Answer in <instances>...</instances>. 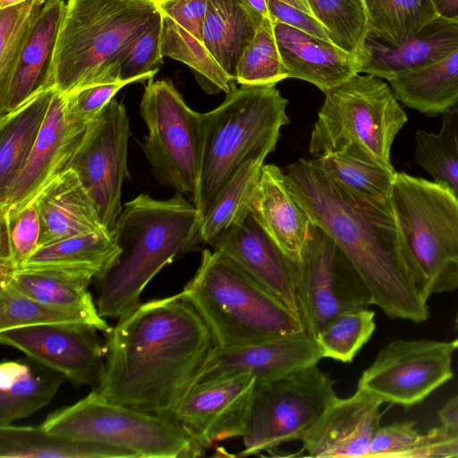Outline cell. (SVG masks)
Instances as JSON below:
<instances>
[{
    "label": "cell",
    "mask_w": 458,
    "mask_h": 458,
    "mask_svg": "<svg viewBox=\"0 0 458 458\" xmlns=\"http://www.w3.org/2000/svg\"><path fill=\"white\" fill-rule=\"evenodd\" d=\"M441 426L458 431V394L447 401L438 411Z\"/></svg>",
    "instance_id": "obj_50"
},
{
    "label": "cell",
    "mask_w": 458,
    "mask_h": 458,
    "mask_svg": "<svg viewBox=\"0 0 458 458\" xmlns=\"http://www.w3.org/2000/svg\"><path fill=\"white\" fill-rule=\"evenodd\" d=\"M288 78L275 35V21L266 16L244 49L236 67L241 85H276Z\"/></svg>",
    "instance_id": "obj_39"
},
{
    "label": "cell",
    "mask_w": 458,
    "mask_h": 458,
    "mask_svg": "<svg viewBox=\"0 0 458 458\" xmlns=\"http://www.w3.org/2000/svg\"><path fill=\"white\" fill-rule=\"evenodd\" d=\"M214 346L207 324L180 293L141 302L107 333L96 389L111 402L174 418Z\"/></svg>",
    "instance_id": "obj_1"
},
{
    "label": "cell",
    "mask_w": 458,
    "mask_h": 458,
    "mask_svg": "<svg viewBox=\"0 0 458 458\" xmlns=\"http://www.w3.org/2000/svg\"><path fill=\"white\" fill-rule=\"evenodd\" d=\"M284 178L311 223L352 262L373 305L391 318L416 323L428 318L426 283L401 234L392 203L357 198L308 159L288 165Z\"/></svg>",
    "instance_id": "obj_2"
},
{
    "label": "cell",
    "mask_w": 458,
    "mask_h": 458,
    "mask_svg": "<svg viewBox=\"0 0 458 458\" xmlns=\"http://www.w3.org/2000/svg\"><path fill=\"white\" fill-rule=\"evenodd\" d=\"M87 127L72 125L66 121L64 96L54 89L50 106L32 152L14 183L7 203L0 208V214L13 217L32 203L53 179L68 169Z\"/></svg>",
    "instance_id": "obj_20"
},
{
    "label": "cell",
    "mask_w": 458,
    "mask_h": 458,
    "mask_svg": "<svg viewBox=\"0 0 458 458\" xmlns=\"http://www.w3.org/2000/svg\"><path fill=\"white\" fill-rule=\"evenodd\" d=\"M287 104L276 85H242L201 114L200 165L192 199L201 220L242 164L276 149L281 128L290 123Z\"/></svg>",
    "instance_id": "obj_6"
},
{
    "label": "cell",
    "mask_w": 458,
    "mask_h": 458,
    "mask_svg": "<svg viewBox=\"0 0 458 458\" xmlns=\"http://www.w3.org/2000/svg\"><path fill=\"white\" fill-rule=\"evenodd\" d=\"M129 117L114 98L90 122L68 168L77 174L98 210L104 227L112 232L120 216L127 168Z\"/></svg>",
    "instance_id": "obj_13"
},
{
    "label": "cell",
    "mask_w": 458,
    "mask_h": 458,
    "mask_svg": "<svg viewBox=\"0 0 458 458\" xmlns=\"http://www.w3.org/2000/svg\"><path fill=\"white\" fill-rule=\"evenodd\" d=\"M385 402L358 388L347 398L337 397L301 439L303 455L366 458L380 427Z\"/></svg>",
    "instance_id": "obj_19"
},
{
    "label": "cell",
    "mask_w": 458,
    "mask_h": 458,
    "mask_svg": "<svg viewBox=\"0 0 458 458\" xmlns=\"http://www.w3.org/2000/svg\"><path fill=\"white\" fill-rule=\"evenodd\" d=\"M374 310L360 308L332 318L315 336L324 358L351 362L372 336Z\"/></svg>",
    "instance_id": "obj_40"
},
{
    "label": "cell",
    "mask_w": 458,
    "mask_h": 458,
    "mask_svg": "<svg viewBox=\"0 0 458 458\" xmlns=\"http://www.w3.org/2000/svg\"><path fill=\"white\" fill-rule=\"evenodd\" d=\"M65 8L64 0H47L38 12L0 101V117L54 89L55 51Z\"/></svg>",
    "instance_id": "obj_22"
},
{
    "label": "cell",
    "mask_w": 458,
    "mask_h": 458,
    "mask_svg": "<svg viewBox=\"0 0 458 458\" xmlns=\"http://www.w3.org/2000/svg\"><path fill=\"white\" fill-rule=\"evenodd\" d=\"M66 377L27 357L0 364V426L32 415L47 406Z\"/></svg>",
    "instance_id": "obj_27"
},
{
    "label": "cell",
    "mask_w": 458,
    "mask_h": 458,
    "mask_svg": "<svg viewBox=\"0 0 458 458\" xmlns=\"http://www.w3.org/2000/svg\"><path fill=\"white\" fill-rule=\"evenodd\" d=\"M26 0H0V9L6 8L14 4H18Z\"/></svg>",
    "instance_id": "obj_52"
},
{
    "label": "cell",
    "mask_w": 458,
    "mask_h": 458,
    "mask_svg": "<svg viewBox=\"0 0 458 458\" xmlns=\"http://www.w3.org/2000/svg\"><path fill=\"white\" fill-rule=\"evenodd\" d=\"M161 52L163 55L190 66L202 89L209 93H230L233 81L223 71L206 49L201 39L173 20L162 15Z\"/></svg>",
    "instance_id": "obj_37"
},
{
    "label": "cell",
    "mask_w": 458,
    "mask_h": 458,
    "mask_svg": "<svg viewBox=\"0 0 458 458\" xmlns=\"http://www.w3.org/2000/svg\"><path fill=\"white\" fill-rule=\"evenodd\" d=\"M250 210L284 252L299 263L311 221L289 191L284 173L277 165H263Z\"/></svg>",
    "instance_id": "obj_25"
},
{
    "label": "cell",
    "mask_w": 458,
    "mask_h": 458,
    "mask_svg": "<svg viewBox=\"0 0 458 458\" xmlns=\"http://www.w3.org/2000/svg\"><path fill=\"white\" fill-rule=\"evenodd\" d=\"M431 2L439 17L458 21V0H431Z\"/></svg>",
    "instance_id": "obj_51"
},
{
    "label": "cell",
    "mask_w": 458,
    "mask_h": 458,
    "mask_svg": "<svg viewBox=\"0 0 458 458\" xmlns=\"http://www.w3.org/2000/svg\"><path fill=\"white\" fill-rule=\"evenodd\" d=\"M268 155L260 153L246 160L216 195L200 223L203 243L210 244L250 211L264 160Z\"/></svg>",
    "instance_id": "obj_34"
},
{
    "label": "cell",
    "mask_w": 458,
    "mask_h": 458,
    "mask_svg": "<svg viewBox=\"0 0 458 458\" xmlns=\"http://www.w3.org/2000/svg\"><path fill=\"white\" fill-rule=\"evenodd\" d=\"M143 152L157 182L193 199L199 174L202 119L170 80H149L140 106Z\"/></svg>",
    "instance_id": "obj_11"
},
{
    "label": "cell",
    "mask_w": 458,
    "mask_h": 458,
    "mask_svg": "<svg viewBox=\"0 0 458 458\" xmlns=\"http://www.w3.org/2000/svg\"><path fill=\"white\" fill-rule=\"evenodd\" d=\"M140 1L157 3V2H159L161 0H140Z\"/></svg>",
    "instance_id": "obj_54"
},
{
    "label": "cell",
    "mask_w": 458,
    "mask_h": 458,
    "mask_svg": "<svg viewBox=\"0 0 458 458\" xmlns=\"http://www.w3.org/2000/svg\"><path fill=\"white\" fill-rule=\"evenodd\" d=\"M43 5L40 0H26L0 9V101L6 94L17 58Z\"/></svg>",
    "instance_id": "obj_42"
},
{
    "label": "cell",
    "mask_w": 458,
    "mask_h": 458,
    "mask_svg": "<svg viewBox=\"0 0 458 458\" xmlns=\"http://www.w3.org/2000/svg\"><path fill=\"white\" fill-rule=\"evenodd\" d=\"M296 295L304 329L313 337L335 317L372 305L369 290L347 256L312 223L298 263Z\"/></svg>",
    "instance_id": "obj_12"
},
{
    "label": "cell",
    "mask_w": 458,
    "mask_h": 458,
    "mask_svg": "<svg viewBox=\"0 0 458 458\" xmlns=\"http://www.w3.org/2000/svg\"><path fill=\"white\" fill-rule=\"evenodd\" d=\"M262 17L246 0H208L203 43L223 71L235 81L238 62Z\"/></svg>",
    "instance_id": "obj_28"
},
{
    "label": "cell",
    "mask_w": 458,
    "mask_h": 458,
    "mask_svg": "<svg viewBox=\"0 0 458 458\" xmlns=\"http://www.w3.org/2000/svg\"><path fill=\"white\" fill-rule=\"evenodd\" d=\"M208 0H161L156 3L163 16L203 41V26Z\"/></svg>",
    "instance_id": "obj_48"
},
{
    "label": "cell",
    "mask_w": 458,
    "mask_h": 458,
    "mask_svg": "<svg viewBox=\"0 0 458 458\" xmlns=\"http://www.w3.org/2000/svg\"><path fill=\"white\" fill-rule=\"evenodd\" d=\"M307 3L314 17L327 30L331 42L358 57L369 31L363 0H307Z\"/></svg>",
    "instance_id": "obj_38"
},
{
    "label": "cell",
    "mask_w": 458,
    "mask_h": 458,
    "mask_svg": "<svg viewBox=\"0 0 458 458\" xmlns=\"http://www.w3.org/2000/svg\"><path fill=\"white\" fill-rule=\"evenodd\" d=\"M327 176L359 199L391 203L396 171L356 144L310 159Z\"/></svg>",
    "instance_id": "obj_30"
},
{
    "label": "cell",
    "mask_w": 458,
    "mask_h": 458,
    "mask_svg": "<svg viewBox=\"0 0 458 458\" xmlns=\"http://www.w3.org/2000/svg\"><path fill=\"white\" fill-rule=\"evenodd\" d=\"M452 342L395 340L386 344L361 374L357 387L385 403L411 406L449 381Z\"/></svg>",
    "instance_id": "obj_14"
},
{
    "label": "cell",
    "mask_w": 458,
    "mask_h": 458,
    "mask_svg": "<svg viewBox=\"0 0 458 458\" xmlns=\"http://www.w3.org/2000/svg\"><path fill=\"white\" fill-rule=\"evenodd\" d=\"M33 202L40 220L38 247L80 233L107 231L89 194L72 168L53 179Z\"/></svg>",
    "instance_id": "obj_24"
},
{
    "label": "cell",
    "mask_w": 458,
    "mask_h": 458,
    "mask_svg": "<svg viewBox=\"0 0 458 458\" xmlns=\"http://www.w3.org/2000/svg\"><path fill=\"white\" fill-rule=\"evenodd\" d=\"M275 35L288 78L312 83L323 92L360 73L357 57L299 28L275 21Z\"/></svg>",
    "instance_id": "obj_23"
},
{
    "label": "cell",
    "mask_w": 458,
    "mask_h": 458,
    "mask_svg": "<svg viewBox=\"0 0 458 458\" xmlns=\"http://www.w3.org/2000/svg\"><path fill=\"white\" fill-rule=\"evenodd\" d=\"M200 223L199 210L181 193L164 200L143 193L124 203L111 232L120 257L98 281L99 314L118 319L137 308L143 290L163 267L203 243Z\"/></svg>",
    "instance_id": "obj_3"
},
{
    "label": "cell",
    "mask_w": 458,
    "mask_h": 458,
    "mask_svg": "<svg viewBox=\"0 0 458 458\" xmlns=\"http://www.w3.org/2000/svg\"><path fill=\"white\" fill-rule=\"evenodd\" d=\"M458 47V21L437 17L399 46L368 31L358 55L360 73L391 80L429 67Z\"/></svg>",
    "instance_id": "obj_21"
},
{
    "label": "cell",
    "mask_w": 458,
    "mask_h": 458,
    "mask_svg": "<svg viewBox=\"0 0 458 458\" xmlns=\"http://www.w3.org/2000/svg\"><path fill=\"white\" fill-rule=\"evenodd\" d=\"M94 277L86 272L54 268H20L0 285L9 284L24 295L47 305L77 311L86 316L103 333H109L107 324L94 303L89 285Z\"/></svg>",
    "instance_id": "obj_26"
},
{
    "label": "cell",
    "mask_w": 458,
    "mask_h": 458,
    "mask_svg": "<svg viewBox=\"0 0 458 458\" xmlns=\"http://www.w3.org/2000/svg\"><path fill=\"white\" fill-rule=\"evenodd\" d=\"M458 457V431L440 426L421 435L410 458Z\"/></svg>",
    "instance_id": "obj_49"
},
{
    "label": "cell",
    "mask_w": 458,
    "mask_h": 458,
    "mask_svg": "<svg viewBox=\"0 0 458 458\" xmlns=\"http://www.w3.org/2000/svg\"><path fill=\"white\" fill-rule=\"evenodd\" d=\"M392 204L429 297L458 289L456 196L444 184L396 172Z\"/></svg>",
    "instance_id": "obj_9"
},
{
    "label": "cell",
    "mask_w": 458,
    "mask_h": 458,
    "mask_svg": "<svg viewBox=\"0 0 458 458\" xmlns=\"http://www.w3.org/2000/svg\"><path fill=\"white\" fill-rule=\"evenodd\" d=\"M128 84L130 82L121 81L96 84L64 96L66 121L72 125L87 127L101 114L115 94Z\"/></svg>",
    "instance_id": "obj_44"
},
{
    "label": "cell",
    "mask_w": 458,
    "mask_h": 458,
    "mask_svg": "<svg viewBox=\"0 0 458 458\" xmlns=\"http://www.w3.org/2000/svg\"><path fill=\"white\" fill-rule=\"evenodd\" d=\"M3 215V214H0ZM7 219L13 263L19 269L35 252L40 238V220L34 202Z\"/></svg>",
    "instance_id": "obj_45"
},
{
    "label": "cell",
    "mask_w": 458,
    "mask_h": 458,
    "mask_svg": "<svg viewBox=\"0 0 458 458\" xmlns=\"http://www.w3.org/2000/svg\"><path fill=\"white\" fill-rule=\"evenodd\" d=\"M1 458H134L110 445L75 440L45 430L40 425L0 426Z\"/></svg>",
    "instance_id": "obj_32"
},
{
    "label": "cell",
    "mask_w": 458,
    "mask_h": 458,
    "mask_svg": "<svg viewBox=\"0 0 458 458\" xmlns=\"http://www.w3.org/2000/svg\"><path fill=\"white\" fill-rule=\"evenodd\" d=\"M40 426L53 434L124 450L134 458H193L205 452L174 418L111 402L97 389L51 412Z\"/></svg>",
    "instance_id": "obj_7"
},
{
    "label": "cell",
    "mask_w": 458,
    "mask_h": 458,
    "mask_svg": "<svg viewBox=\"0 0 458 458\" xmlns=\"http://www.w3.org/2000/svg\"><path fill=\"white\" fill-rule=\"evenodd\" d=\"M335 381L318 364L256 381L240 456L257 454L300 440L337 398Z\"/></svg>",
    "instance_id": "obj_10"
},
{
    "label": "cell",
    "mask_w": 458,
    "mask_h": 458,
    "mask_svg": "<svg viewBox=\"0 0 458 458\" xmlns=\"http://www.w3.org/2000/svg\"><path fill=\"white\" fill-rule=\"evenodd\" d=\"M180 293L203 318L216 346L306 332L298 314L215 250H202L194 276Z\"/></svg>",
    "instance_id": "obj_5"
},
{
    "label": "cell",
    "mask_w": 458,
    "mask_h": 458,
    "mask_svg": "<svg viewBox=\"0 0 458 458\" xmlns=\"http://www.w3.org/2000/svg\"><path fill=\"white\" fill-rule=\"evenodd\" d=\"M265 1L274 21L292 25L318 38L331 41L327 30L311 13L307 0Z\"/></svg>",
    "instance_id": "obj_47"
},
{
    "label": "cell",
    "mask_w": 458,
    "mask_h": 458,
    "mask_svg": "<svg viewBox=\"0 0 458 458\" xmlns=\"http://www.w3.org/2000/svg\"><path fill=\"white\" fill-rule=\"evenodd\" d=\"M311 131L313 157L356 144L393 166V142L408 116L391 86L372 74L357 73L327 90Z\"/></svg>",
    "instance_id": "obj_8"
},
{
    "label": "cell",
    "mask_w": 458,
    "mask_h": 458,
    "mask_svg": "<svg viewBox=\"0 0 458 458\" xmlns=\"http://www.w3.org/2000/svg\"><path fill=\"white\" fill-rule=\"evenodd\" d=\"M54 89L45 90L13 112L0 117V208L32 152L53 98Z\"/></svg>",
    "instance_id": "obj_29"
},
{
    "label": "cell",
    "mask_w": 458,
    "mask_h": 458,
    "mask_svg": "<svg viewBox=\"0 0 458 458\" xmlns=\"http://www.w3.org/2000/svg\"><path fill=\"white\" fill-rule=\"evenodd\" d=\"M162 19L132 44L118 67V80L141 82L151 80L163 64L161 52Z\"/></svg>",
    "instance_id": "obj_43"
},
{
    "label": "cell",
    "mask_w": 458,
    "mask_h": 458,
    "mask_svg": "<svg viewBox=\"0 0 458 458\" xmlns=\"http://www.w3.org/2000/svg\"><path fill=\"white\" fill-rule=\"evenodd\" d=\"M323 358L315 337L306 332L246 344L215 345L191 385L238 375L269 380L318 364Z\"/></svg>",
    "instance_id": "obj_18"
},
{
    "label": "cell",
    "mask_w": 458,
    "mask_h": 458,
    "mask_svg": "<svg viewBox=\"0 0 458 458\" xmlns=\"http://www.w3.org/2000/svg\"><path fill=\"white\" fill-rule=\"evenodd\" d=\"M414 163L458 199V104L441 114L437 132L418 130Z\"/></svg>",
    "instance_id": "obj_35"
},
{
    "label": "cell",
    "mask_w": 458,
    "mask_h": 458,
    "mask_svg": "<svg viewBox=\"0 0 458 458\" xmlns=\"http://www.w3.org/2000/svg\"><path fill=\"white\" fill-rule=\"evenodd\" d=\"M369 31L399 46L438 17L431 0H363Z\"/></svg>",
    "instance_id": "obj_36"
},
{
    "label": "cell",
    "mask_w": 458,
    "mask_h": 458,
    "mask_svg": "<svg viewBox=\"0 0 458 458\" xmlns=\"http://www.w3.org/2000/svg\"><path fill=\"white\" fill-rule=\"evenodd\" d=\"M41 2H43L44 4L47 1V0H40Z\"/></svg>",
    "instance_id": "obj_55"
},
{
    "label": "cell",
    "mask_w": 458,
    "mask_h": 458,
    "mask_svg": "<svg viewBox=\"0 0 458 458\" xmlns=\"http://www.w3.org/2000/svg\"><path fill=\"white\" fill-rule=\"evenodd\" d=\"M64 323H85L94 327L81 313L45 304L24 295L9 284L0 285V331L26 326Z\"/></svg>",
    "instance_id": "obj_41"
},
{
    "label": "cell",
    "mask_w": 458,
    "mask_h": 458,
    "mask_svg": "<svg viewBox=\"0 0 458 458\" xmlns=\"http://www.w3.org/2000/svg\"><path fill=\"white\" fill-rule=\"evenodd\" d=\"M210 245L300 316L298 263L276 244L251 210Z\"/></svg>",
    "instance_id": "obj_17"
},
{
    "label": "cell",
    "mask_w": 458,
    "mask_h": 458,
    "mask_svg": "<svg viewBox=\"0 0 458 458\" xmlns=\"http://www.w3.org/2000/svg\"><path fill=\"white\" fill-rule=\"evenodd\" d=\"M255 383L250 375L196 382L177 404L174 418L204 449L242 437Z\"/></svg>",
    "instance_id": "obj_16"
},
{
    "label": "cell",
    "mask_w": 458,
    "mask_h": 458,
    "mask_svg": "<svg viewBox=\"0 0 458 458\" xmlns=\"http://www.w3.org/2000/svg\"><path fill=\"white\" fill-rule=\"evenodd\" d=\"M397 99L427 116L458 104V47L435 64L389 81Z\"/></svg>",
    "instance_id": "obj_33"
},
{
    "label": "cell",
    "mask_w": 458,
    "mask_h": 458,
    "mask_svg": "<svg viewBox=\"0 0 458 458\" xmlns=\"http://www.w3.org/2000/svg\"><path fill=\"white\" fill-rule=\"evenodd\" d=\"M120 254L121 249L110 232L95 231L38 247L20 268L77 270L99 281L117 262Z\"/></svg>",
    "instance_id": "obj_31"
},
{
    "label": "cell",
    "mask_w": 458,
    "mask_h": 458,
    "mask_svg": "<svg viewBox=\"0 0 458 458\" xmlns=\"http://www.w3.org/2000/svg\"><path fill=\"white\" fill-rule=\"evenodd\" d=\"M85 323L26 326L0 331V343L63 374L74 386L98 384L106 348Z\"/></svg>",
    "instance_id": "obj_15"
},
{
    "label": "cell",
    "mask_w": 458,
    "mask_h": 458,
    "mask_svg": "<svg viewBox=\"0 0 458 458\" xmlns=\"http://www.w3.org/2000/svg\"><path fill=\"white\" fill-rule=\"evenodd\" d=\"M420 437L414 422L380 426L373 436L366 458H410Z\"/></svg>",
    "instance_id": "obj_46"
},
{
    "label": "cell",
    "mask_w": 458,
    "mask_h": 458,
    "mask_svg": "<svg viewBox=\"0 0 458 458\" xmlns=\"http://www.w3.org/2000/svg\"><path fill=\"white\" fill-rule=\"evenodd\" d=\"M161 19L153 2L68 0L55 51L54 89L67 96L119 81V64L132 44Z\"/></svg>",
    "instance_id": "obj_4"
},
{
    "label": "cell",
    "mask_w": 458,
    "mask_h": 458,
    "mask_svg": "<svg viewBox=\"0 0 458 458\" xmlns=\"http://www.w3.org/2000/svg\"><path fill=\"white\" fill-rule=\"evenodd\" d=\"M455 325H456V327L458 328V313H457V316H456V318H455ZM453 346L454 347V349H458V337L455 338L453 342Z\"/></svg>",
    "instance_id": "obj_53"
}]
</instances>
